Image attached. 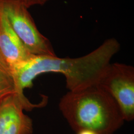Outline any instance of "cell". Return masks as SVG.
<instances>
[{"label":"cell","mask_w":134,"mask_h":134,"mask_svg":"<svg viewBox=\"0 0 134 134\" xmlns=\"http://www.w3.org/2000/svg\"><path fill=\"white\" fill-rule=\"evenodd\" d=\"M28 9L35 5H43L50 0H19Z\"/></svg>","instance_id":"obj_8"},{"label":"cell","mask_w":134,"mask_h":134,"mask_svg":"<svg viewBox=\"0 0 134 134\" xmlns=\"http://www.w3.org/2000/svg\"><path fill=\"white\" fill-rule=\"evenodd\" d=\"M77 134H97L96 132L89 130H81L77 132Z\"/></svg>","instance_id":"obj_9"},{"label":"cell","mask_w":134,"mask_h":134,"mask_svg":"<svg viewBox=\"0 0 134 134\" xmlns=\"http://www.w3.org/2000/svg\"><path fill=\"white\" fill-rule=\"evenodd\" d=\"M97 84L114 98L125 121L134 120V67L124 64L110 63Z\"/></svg>","instance_id":"obj_4"},{"label":"cell","mask_w":134,"mask_h":134,"mask_svg":"<svg viewBox=\"0 0 134 134\" xmlns=\"http://www.w3.org/2000/svg\"><path fill=\"white\" fill-rule=\"evenodd\" d=\"M32 55L24 47L0 10V62L11 74L14 67Z\"/></svg>","instance_id":"obj_6"},{"label":"cell","mask_w":134,"mask_h":134,"mask_svg":"<svg viewBox=\"0 0 134 134\" xmlns=\"http://www.w3.org/2000/svg\"><path fill=\"white\" fill-rule=\"evenodd\" d=\"M31 103L24 94L16 92L0 100V134H32L33 122L24 110L30 111L45 104Z\"/></svg>","instance_id":"obj_5"},{"label":"cell","mask_w":134,"mask_h":134,"mask_svg":"<svg viewBox=\"0 0 134 134\" xmlns=\"http://www.w3.org/2000/svg\"><path fill=\"white\" fill-rule=\"evenodd\" d=\"M28 9L19 0H0V10L29 52L56 56L51 43L40 32Z\"/></svg>","instance_id":"obj_3"},{"label":"cell","mask_w":134,"mask_h":134,"mask_svg":"<svg viewBox=\"0 0 134 134\" xmlns=\"http://www.w3.org/2000/svg\"><path fill=\"white\" fill-rule=\"evenodd\" d=\"M59 108L72 129L91 130L97 134H114L125 121L114 98L98 84L69 91Z\"/></svg>","instance_id":"obj_2"},{"label":"cell","mask_w":134,"mask_h":134,"mask_svg":"<svg viewBox=\"0 0 134 134\" xmlns=\"http://www.w3.org/2000/svg\"><path fill=\"white\" fill-rule=\"evenodd\" d=\"M15 92L16 87L12 74L0 62V100Z\"/></svg>","instance_id":"obj_7"},{"label":"cell","mask_w":134,"mask_h":134,"mask_svg":"<svg viewBox=\"0 0 134 134\" xmlns=\"http://www.w3.org/2000/svg\"><path fill=\"white\" fill-rule=\"evenodd\" d=\"M120 49L115 38L107 39L91 53L77 58H60L47 55H32L14 67L12 71L16 90L33 86L34 79L46 72H58L66 79V86L77 91L97 84L112 57Z\"/></svg>","instance_id":"obj_1"}]
</instances>
